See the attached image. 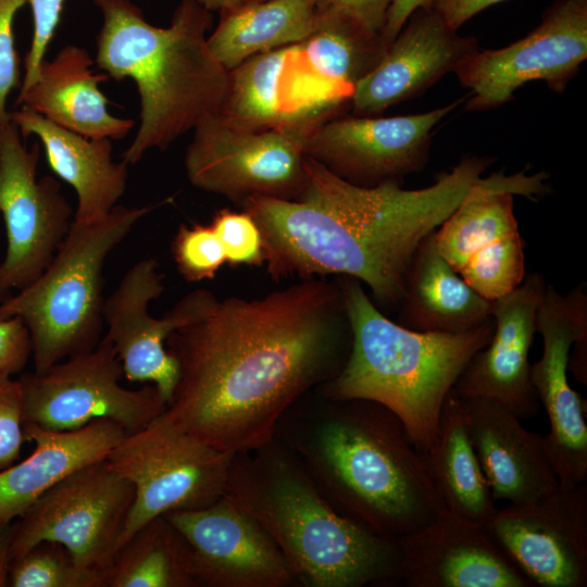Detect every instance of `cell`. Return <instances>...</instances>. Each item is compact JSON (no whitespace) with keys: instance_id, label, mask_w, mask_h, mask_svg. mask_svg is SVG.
<instances>
[{"instance_id":"38","label":"cell","mask_w":587,"mask_h":587,"mask_svg":"<svg viewBox=\"0 0 587 587\" xmlns=\"http://www.w3.org/2000/svg\"><path fill=\"white\" fill-rule=\"evenodd\" d=\"M93 1L99 7L104 0ZM26 2L32 9L34 32L25 57V71L20 93L29 88L37 78L39 67L60 23L65 0H26Z\"/></svg>"},{"instance_id":"20","label":"cell","mask_w":587,"mask_h":587,"mask_svg":"<svg viewBox=\"0 0 587 587\" xmlns=\"http://www.w3.org/2000/svg\"><path fill=\"white\" fill-rule=\"evenodd\" d=\"M400 583L408 587H529L485 525L447 510L398 540Z\"/></svg>"},{"instance_id":"27","label":"cell","mask_w":587,"mask_h":587,"mask_svg":"<svg viewBox=\"0 0 587 587\" xmlns=\"http://www.w3.org/2000/svg\"><path fill=\"white\" fill-rule=\"evenodd\" d=\"M545 173L498 172L484 180L435 230L437 248L459 272L478 249L519 230L514 196L533 198L548 191Z\"/></svg>"},{"instance_id":"23","label":"cell","mask_w":587,"mask_h":587,"mask_svg":"<svg viewBox=\"0 0 587 587\" xmlns=\"http://www.w3.org/2000/svg\"><path fill=\"white\" fill-rule=\"evenodd\" d=\"M10 120L22 137L39 139L53 173L75 190L74 222L100 221L117 205L126 190L128 164L114 161L111 139L85 137L23 105Z\"/></svg>"},{"instance_id":"13","label":"cell","mask_w":587,"mask_h":587,"mask_svg":"<svg viewBox=\"0 0 587 587\" xmlns=\"http://www.w3.org/2000/svg\"><path fill=\"white\" fill-rule=\"evenodd\" d=\"M536 327L544 348L541 358L530 365V378L549 420L545 449L559 485L573 487L587 479L585 400L567 377L571 348L587 351L586 286L561 295L547 284Z\"/></svg>"},{"instance_id":"42","label":"cell","mask_w":587,"mask_h":587,"mask_svg":"<svg viewBox=\"0 0 587 587\" xmlns=\"http://www.w3.org/2000/svg\"><path fill=\"white\" fill-rule=\"evenodd\" d=\"M503 0H432L430 7L457 29L484 9Z\"/></svg>"},{"instance_id":"28","label":"cell","mask_w":587,"mask_h":587,"mask_svg":"<svg viewBox=\"0 0 587 587\" xmlns=\"http://www.w3.org/2000/svg\"><path fill=\"white\" fill-rule=\"evenodd\" d=\"M422 454L446 510L467 522L486 525L497 507L453 389L444 402L437 438Z\"/></svg>"},{"instance_id":"35","label":"cell","mask_w":587,"mask_h":587,"mask_svg":"<svg viewBox=\"0 0 587 587\" xmlns=\"http://www.w3.org/2000/svg\"><path fill=\"white\" fill-rule=\"evenodd\" d=\"M171 250L179 274L188 282L212 279L226 263L223 247L211 224L180 225Z\"/></svg>"},{"instance_id":"8","label":"cell","mask_w":587,"mask_h":587,"mask_svg":"<svg viewBox=\"0 0 587 587\" xmlns=\"http://www.w3.org/2000/svg\"><path fill=\"white\" fill-rule=\"evenodd\" d=\"M344 102L327 98L305 103L265 129L241 128L218 114L204 120L185 154L189 183L241 203L252 197L297 198L305 182L308 140Z\"/></svg>"},{"instance_id":"1","label":"cell","mask_w":587,"mask_h":587,"mask_svg":"<svg viewBox=\"0 0 587 587\" xmlns=\"http://www.w3.org/2000/svg\"><path fill=\"white\" fill-rule=\"evenodd\" d=\"M350 347L338 278H303L260 298L214 295L166 340L178 377L163 414L221 451L259 448L295 402L342 369Z\"/></svg>"},{"instance_id":"7","label":"cell","mask_w":587,"mask_h":587,"mask_svg":"<svg viewBox=\"0 0 587 587\" xmlns=\"http://www.w3.org/2000/svg\"><path fill=\"white\" fill-rule=\"evenodd\" d=\"M168 199L116 205L100 221L72 226L42 273L0 302V312L28 330L36 373L97 346L102 338L103 268L137 223Z\"/></svg>"},{"instance_id":"32","label":"cell","mask_w":587,"mask_h":587,"mask_svg":"<svg viewBox=\"0 0 587 587\" xmlns=\"http://www.w3.org/2000/svg\"><path fill=\"white\" fill-rule=\"evenodd\" d=\"M299 43L255 54L228 71V86L218 115L232 125L265 129L289 117L280 101L283 72Z\"/></svg>"},{"instance_id":"41","label":"cell","mask_w":587,"mask_h":587,"mask_svg":"<svg viewBox=\"0 0 587 587\" xmlns=\"http://www.w3.org/2000/svg\"><path fill=\"white\" fill-rule=\"evenodd\" d=\"M390 3L391 0H317L316 14H341L380 34Z\"/></svg>"},{"instance_id":"25","label":"cell","mask_w":587,"mask_h":587,"mask_svg":"<svg viewBox=\"0 0 587 587\" xmlns=\"http://www.w3.org/2000/svg\"><path fill=\"white\" fill-rule=\"evenodd\" d=\"M92 64L84 48L63 47L52 60H43L36 80L18 93L17 103L85 137L124 138L134 121L109 112L99 84L110 77L95 73Z\"/></svg>"},{"instance_id":"39","label":"cell","mask_w":587,"mask_h":587,"mask_svg":"<svg viewBox=\"0 0 587 587\" xmlns=\"http://www.w3.org/2000/svg\"><path fill=\"white\" fill-rule=\"evenodd\" d=\"M26 3V0H0V124L10 120L7 102L20 79L13 26L17 12Z\"/></svg>"},{"instance_id":"31","label":"cell","mask_w":587,"mask_h":587,"mask_svg":"<svg viewBox=\"0 0 587 587\" xmlns=\"http://www.w3.org/2000/svg\"><path fill=\"white\" fill-rule=\"evenodd\" d=\"M316 16V26L299 43V51L327 85L352 90L380 62L388 45L380 34L345 15Z\"/></svg>"},{"instance_id":"14","label":"cell","mask_w":587,"mask_h":587,"mask_svg":"<svg viewBox=\"0 0 587 587\" xmlns=\"http://www.w3.org/2000/svg\"><path fill=\"white\" fill-rule=\"evenodd\" d=\"M586 58L587 0H557L527 36L500 49L476 50L454 73L471 91L465 109L485 111L509 102L532 80L563 91Z\"/></svg>"},{"instance_id":"3","label":"cell","mask_w":587,"mask_h":587,"mask_svg":"<svg viewBox=\"0 0 587 587\" xmlns=\"http://www.w3.org/2000/svg\"><path fill=\"white\" fill-rule=\"evenodd\" d=\"M302 398V397H301ZM295 402L275 436L328 502L374 534L398 541L446 510L402 422L364 399Z\"/></svg>"},{"instance_id":"4","label":"cell","mask_w":587,"mask_h":587,"mask_svg":"<svg viewBox=\"0 0 587 587\" xmlns=\"http://www.w3.org/2000/svg\"><path fill=\"white\" fill-rule=\"evenodd\" d=\"M225 495L264 527L302 586L400 583L398 541L339 513L276 438L233 455Z\"/></svg>"},{"instance_id":"24","label":"cell","mask_w":587,"mask_h":587,"mask_svg":"<svg viewBox=\"0 0 587 587\" xmlns=\"http://www.w3.org/2000/svg\"><path fill=\"white\" fill-rule=\"evenodd\" d=\"M34 451L0 471V525L16 521L58 482L78 469L105 459L126 434L114 421L102 419L65 432L24 424Z\"/></svg>"},{"instance_id":"44","label":"cell","mask_w":587,"mask_h":587,"mask_svg":"<svg viewBox=\"0 0 587 587\" xmlns=\"http://www.w3.org/2000/svg\"><path fill=\"white\" fill-rule=\"evenodd\" d=\"M12 540L13 523L0 525V587L9 585Z\"/></svg>"},{"instance_id":"18","label":"cell","mask_w":587,"mask_h":587,"mask_svg":"<svg viewBox=\"0 0 587 587\" xmlns=\"http://www.w3.org/2000/svg\"><path fill=\"white\" fill-rule=\"evenodd\" d=\"M164 516L190 547L198 587L296 585L292 570L270 534L227 495L209 507Z\"/></svg>"},{"instance_id":"46","label":"cell","mask_w":587,"mask_h":587,"mask_svg":"<svg viewBox=\"0 0 587 587\" xmlns=\"http://www.w3.org/2000/svg\"><path fill=\"white\" fill-rule=\"evenodd\" d=\"M259 1H264V0H243V3H247V2H259Z\"/></svg>"},{"instance_id":"19","label":"cell","mask_w":587,"mask_h":587,"mask_svg":"<svg viewBox=\"0 0 587 587\" xmlns=\"http://www.w3.org/2000/svg\"><path fill=\"white\" fill-rule=\"evenodd\" d=\"M546 286L540 273L526 274L517 288L492 301V336L459 376L453 387L458 396L494 399L521 420L537 415L540 403L532 383L528 357Z\"/></svg>"},{"instance_id":"5","label":"cell","mask_w":587,"mask_h":587,"mask_svg":"<svg viewBox=\"0 0 587 587\" xmlns=\"http://www.w3.org/2000/svg\"><path fill=\"white\" fill-rule=\"evenodd\" d=\"M99 8L97 66L116 80L133 79L140 98V124L122 153L136 164L220 113L228 71L208 47L212 15L197 0H182L167 27L149 24L130 0H104Z\"/></svg>"},{"instance_id":"29","label":"cell","mask_w":587,"mask_h":587,"mask_svg":"<svg viewBox=\"0 0 587 587\" xmlns=\"http://www.w3.org/2000/svg\"><path fill=\"white\" fill-rule=\"evenodd\" d=\"M317 0L247 2L220 13L207 42L215 59L230 71L263 52L304 41L316 26Z\"/></svg>"},{"instance_id":"10","label":"cell","mask_w":587,"mask_h":587,"mask_svg":"<svg viewBox=\"0 0 587 587\" xmlns=\"http://www.w3.org/2000/svg\"><path fill=\"white\" fill-rule=\"evenodd\" d=\"M135 497L107 459L71 473L13 522L12 560L41 541L67 549L82 566L105 574Z\"/></svg>"},{"instance_id":"37","label":"cell","mask_w":587,"mask_h":587,"mask_svg":"<svg viewBox=\"0 0 587 587\" xmlns=\"http://www.w3.org/2000/svg\"><path fill=\"white\" fill-rule=\"evenodd\" d=\"M25 441L20 380L0 374V471L18 460Z\"/></svg>"},{"instance_id":"17","label":"cell","mask_w":587,"mask_h":587,"mask_svg":"<svg viewBox=\"0 0 587 587\" xmlns=\"http://www.w3.org/2000/svg\"><path fill=\"white\" fill-rule=\"evenodd\" d=\"M462 100L419 114L332 116L313 130L305 154L360 186L402 183L424 168L433 129Z\"/></svg>"},{"instance_id":"40","label":"cell","mask_w":587,"mask_h":587,"mask_svg":"<svg viewBox=\"0 0 587 587\" xmlns=\"http://www.w3.org/2000/svg\"><path fill=\"white\" fill-rule=\"evenodd\" d=\"M30 357V338L25 325L17 317L0 312V374L20 373Z\"/></svg>"},{"instance_id":"36","label":"cell","mask_w":587,"mask_h":587,"mask_svg":"<svg viewBox=\"0 0 587 587\" xmlns=\"http://www.w3.org/2000/svg\"><path fill=\"white\" fill-rule=\"evenodd\" d=\"M229 265H262L264 243L254 218L247 212L222 209L210 223Z\"/></svg>"},{"instance_id":"9","label":"cell","mask_w":587,"mask_h":587,"mask_svg":"<svg viewBox=\"0 0 587 587\" xmlns=\"http://www.w3.org/2000/svg\"><path fill=\"white\" fill-rule=\"evenodd\" d=\"M233 455L175 426L163 412L125 434L105 458L135 489L118 550L152 519L202 509L224 496Z\"/></svg>"},{"instance_id":"15","label":"cell","mask_w":587,"mask_h":587,"mask_svg":"<svg viewBox=\"0 0 587 587\" xmlns=\"http://www.w3.org/2000/svg\"><path fill=\"white\" fill-rule=\"evenodd\" d=\"M163 279L153 258L132 265L104 299L103 337L112 345L124 376L129 382L151 383L167 404L177 383L178 367L166 340L173 332L196 320L214 294L195 289L162 317H154L149 305L162 296Z\"/></svg>"},{"instance_id":"26","label":"cell","mask_w":587,"mask_h":587,"mask_svg":"<svg viewBox=\"0 0 587 587\" xmlns=\"http://www.w3.org/2000/svg\"><path fill=\"white\" fill-rule=\"evenodd\" d=\"M492 301L473 290L442 257L435 232L416 247L409 263L397 323L425 333L459 334L491 317Z\"/></svg>"},{"instance_id":"33","label":"cell","mask_w":587,"mask_h":587,"mask_svg":"<svg viewBox=\"0 0 587 587\" xmlns=\"http://www.w3.org/2000/svg\"><path fill=\"white\" fill-rule=\"evenodd\" d=\"M479 296L496 301L517 288L525 278L524 241L512 232L475 251L459 270Z\"/></svg>"},{"instance_id":"11","label":"cell","mask_w":587,"mask_h":587,"mask_svg":"<svg viewBox=\"0 0 587 587\" xmlns=\"http://www.w3.org/2000/svg\"><path fill=\"white\" fill-rule=\"evenodd\" d=\"M122 364L102 336L93 348L71 355L43 372L18 378L24 424L65 432L96 420H111L127 433L138 430L166 408L151 384L128 389Z\"/></svg>"},{"instance_id":"12","label":"cell","mask_w":587,"mask_h":587,"mask_svg":"<svg viewBox=\"0 0 587 587\" xmlns=\"http://www.w3.org/2000/svg\"><path fill=\"white\" fill-rule=\"evenodd\" d=\"M38 159V145L28 149L11 120L0 124V215L7 237L0 302L42 273L74 220L60 183L49 175L37 178Z\"/></svg>"},{"instance_id":"2","label":"cell","mask_w":587,"mask_h":587,"mask_svg":"<svg viewBox=\"0 0 587 587\" xmlns=\"http://www.w3.org/2000/svg\"><path fill=\"white\" fill-rule=\"evenodd\" d=\"M487 157H466L421 189L402 183L360 186L307 157L295 199L242 202L257 222L264 263L276 280L347 276L365 285L380 309H396L419 243L484 180Z\"/></svg>"},{"instance_id":"21","label":"cell","mask_w":587,"mask_h":587,"mask_svg":"<svg viewBox=\"0 0 587 587\" xmlns=\"http://www.w3.org/2000/svg\"><path fill=\"white\" fill-rule=\"evenodd\" d=\"M478 50L430 5L415 10L380 62L352 89L355 115H375L423 92Z\"/></svg>"},{"instance_id":"34","label":"cell","mask_w":587,"mask_h":587,"mask_svg":"<svg viewBox=\"0 0 587 587\" xmlns=\"http://www.w3.org/2000/svg\"><path fill=\"white\" fill-rule=\"evenodd\" d=\"M8 586L107 587V576L82 566L62 545L41 541L12 560Z\"/></svg>"},{"instance_id":"43","label":"cell","mask_w":587,"mask_h":587,"mask_svg":"<svg viewBox=\"0 0 587 587\" xmlns=\"http://www.w3.org/2000/svg\"><path fill=\"white\" fill-rule=\"evenodd\" d=\"M432 0H391L388 8L382 38L389 45L402 29L407 20L417 9L430 5Z\"/></svg>"},{"instance_id":"16","label":"cell","mask_w":587,"mask_h":587,"mask_svg":"<svg viewBox=\"0 0 587 587\" xmlns=\"http://www.w3.org/2000/svg\"><path fill=\"white\" fill-rule=\"evenodd\" d=\"M485 526L534 586H587L585 483L558 485L537 500L497 508Z\"/></svg>"},{"instance_id":"45","label":"cell","mask_w":587,"mask_h":587,"mask_svg":"<svg viewBox=\"0 0 587 587\" xmlns=\"http://www.w3.org/2000/svg\"><path fill=\"white\" fill-rule=\"evenodd\" d=\"M204 9L212 12H225L243 3V0H197Z\"/></svg>"},{"instance_id":"30","label":"cell","mask_w":587,"mask_h":587,"mask_svg":"<svg viewBox=\"0 0 587 587\" xmlns=\"http://www.w3.org/2000/svg\"><path fill=\"white\" fill-rule=\"evenodd\" d=\"M107 587H198L188 542L164 515L152 519L117 551Z\"/></svg>"},{"instance_id":"22","label":"cell","mask_w":587,"mask_h":587,"mask_svg":"<svg viewBox=\"0 0 587 587\" xmlns=\"http://www.w3.org/2000/svg\"><path fill=\"white\" fill-rule=\"evenodd\" d=\"M459 399L494 500L530 502L558 487L544 436L527 430L513 411L494 399Z\"/></svg>"},{"instance_id":"6","label":"cell","mask_w":587,"mask_h":587,"mask_svg":"<svg viewBox=\"0 0 587 587\" xmlns=\"http://www.w3.org/2000/svg\"><path fill=\"white\" fill-rule=\"evenodd\" d=\"M351 327L342 369L321 385L329 399H364L391 411L415 448L434 445L444 402L471 358L490 340L494 320L459 334L425 333L388 319L355 278L337 277Z\"/></svg>"}]
</instances>
